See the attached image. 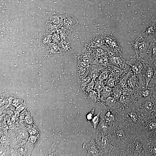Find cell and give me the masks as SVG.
Instances as JSON below:
<instances>
[{
    "label": "cell",
    "mask_w": 156,
    "mask_h": 156,
    "mask_svg": "<svg viewBox=\"0 0 156 156\" xmlns=\"http://www.w3.org/2000/svg\"><path fill=\"white\" fill-rule=\"evenodd\" d=\"M151 42L139 36L134 41L128 42V44L134 51L135 55L140 58L147 57V53Z\"/></svg>",
    "instance_id": "1"
},
{
    "label": "cell",
    "mask_w": 156,
    "mask_h": 156,
    "mask_svg": "<svg viewBox=\"0 0 156 156\" xmlns=\"http://www.w3.org/2000/svg\"><path fill=\"white\" fill-rule=\"evenodd\" d=\"M139 36L151 42L156 37V15L152 16L146 22L140 32Z\"/></svg>",
    "instance_id": "2"
},
{
    "label": "cell",
    "mask_w": 156,
    "mask_h": 156,
    "mask_svg": "<svg viewBox=\"0 0 156 156\" xmlns=\"http://www.w3.org/2000/svg\"><path fill=\"white\" fill-rule=\"evenodd\" d=\"M146 60L144 58H140L135 55L130 60H126V63L130 66L134 75L140 79L141 83H144L142 80V73Z\"/></svg>",
    "instance_id": "3"
},
{
    "label": "cell",
    "mask_w": 156,
    "mask_h": 156,
    "mask_svg": "<svg viewBox=\"0 0 156 156\" xmlns=\"http://www.w3.org/2000/svg\"><path fill=\"white\" fill-rule=\"evenodd\" d=\"M104 43L107 46L111 55L122 56V49L118 42L113 36H107L103 38Z\"/></svg>",
    "instance_id": "4"
},
{
    "label": "cell",
    "mask_w": 156,
    "mask_h": 156,
    "mask_svg": "<svg viewBox=\"0 0 156 156\" xmlns=\"http://www.w3.org/2000/svg\"><path fill=\"white\" fill-rule=\"evenodd\" d=\"M155 73V67L148 60H146L142 73V76L146 80V86H148L150 81L154 78Z\"/></svg>",
    "instance_id": "5"
},
{
    "label": "cell",
    "mask_w": 156,
    "mask_h": 156,
    "mask_svg": "<svg viewBox=\"0 0 156 156\" xmlns=\"http://www.w3.org/2000/svg\"><path fill=\"white\" fill-rule=\"evenodd\" d=\"M108 59L110 64L116 66L124 71L127 70L130 67L122 56L110 55Z\"/></svg>",
    "instance_id": "6"
},
{
    "label": "cell",
    "mask_w": 156,
    "mask_h": 156,
    "mask_svg": "<svg viewBox=\"0 0 156 156\" xmlns=\"http://www.w3.org/2000/svg\"><path fill=\"white\" fill-rule=\"evenodd\" d=\"M84 148L87 151V156H98L102 154L101 150L99 149L92 139L90 142L88 144H84Z\"/></svg>",
    "instance_id": "7"
},
{
    "label": "cell",
    "mask_w": 156,
    "mask_h": 156,
    "mask_svg": "<svg viewBox=\"0 0 156 156\" xmlns=\"http://www.w3.org/2000/svg\"><path fill=\"white\" fill-rule=\"evenodd\" d=\"M154 90L153 87L150 88L145 86L142 87V90L139 92V97H142L146 100H150L152 93Z\"/></svg>",
    "instance_id": "8"
},
{
    "label": "cell",
    "mask_w": 156,
    "mask_h": 156,
    "mask_svg": "<svg viewBox=\"0 0 156 156\" xmlns=\"http://www.w3.org/2000/svg\"><path fill=\"white\" fill-rule=\"evenodd\" d=\"M108 67L112 75L115 77H120L125 71L116 66L110 64Z\"/></svg>",
    "instance_id": "9"
},
{
    "label": "cell",
    "mask_w": 156,
    "mask_h": 156,
    "mask_svg": "<svg viewBox=\"0 0 156 156\" xmlns=\"http://www.w3.org/2000/svg\"><path fill=\"white\" fill-rule=\"evenodd\" d=\"M100 112H99L91 120V123L95 129L97 128L100 121Z\"/></svg>",
    "instance_id": "10"
},
{
    "label": "cell",
    "mask_w": 156,
    "mask_h": 156,
    "mask_svg": "<svg viewBox=\"0 0 156 156\" xmlns=\"http://www.w3.org/2000/svg\"><path fill=\"white\" fill-rule=\"evenodd\" d=\"M46 155L56 156L57 155V148L56 145L54 143L53 144L51 148L48 150Z\"/></svg>",
    "instance_id": "11"
},
{
    "label": "cell",
    "mask_w": 156,
    "mask_h": 156,
    "mask_svg": "<svg viewBox=\"0 0 156 156\" xmlns=\"http://www.w3.org/2000/svg\"><path fill=\"white\" fill-rule=\"evenodd\" d=\"M142 104L144 108L148 110H151L152 108L153 105V103L150 100H146Z\"/></svg>",
    "instance_id": "12"
},
{
    "label": "cell",
    "mask_w": 156,
    "mask_h": 156,
    "mask_svg": "<svg viewBox=\"0 0 156 156\" xmlns=\"http://www.w3.org/2000/svg\"><path fill=\"white\" fill-rule=\"evenodd\" d=\"M133 143V147L135 151L137 153L141 152L142 148L141 143L138 142H135Z\"/></svg>",
    "instance_id": "13"
},
{
    "label": "cell",
    "mask_w": 156,
    "mask_h": 156,
    "mask_svg": "<svg viewBox=\"0 0 156 156\" xmlns=\"http://www.w3.org/2000/svg\"><path fill=\"white\" fill-rule=\"evenodd\" d=\"M116 134L117 137L120 139H124L125 137V133L122 130L117 131L116 132Z\"/></svg>",
    "instance_id": "14"
},
{
    "label": "cell",
    "mask_w": 156,
    "mask_h": 156,
    "mask_svg": "<svg viewBox=\"0 0 156 156\" xmlns=\"http://www.w3.org/2000/svg\"><path fill=\"white\" fill-rule=\"evenodd\" d=\"M109 70V71L106 70L101 74L100 77L101 80H102L105 79L108 77L109 75L110 74H109V73L110 72V71Z\"/></svg>",
    "instance_id": "15"
},
{
    "label": "cell",
    "mask_w": 156,
    "mask_h": 156,
    "mask_svg": "<svg viewBox=\"0 0 156 156\" xmlns=\"http://www.w3.org/2000/svg\"><path fill=\"white\" fill-rule=\"evenodd\" d=\"M129 116L133 121L136 122L137 120L138 117L136 114L135 112H130L129 114Z\"/></svg>",
    "instance_id": "16"
},
{
    "label": "cell",
    "mask_w": 156,
    "mask_h": 156,
    "mask_svg": "<svg viewBox=\"0 0 156 156\" xmlns=\"http://www.w3.org/2000/svg\"><path fill=\"white\" fill-rule=\"evenodd\" d=\"M94 110H92L86 116V119L87 120H91L93 118H92L94 114Z\"/></svg>",
    "instance_id": "17"
},
{
    "label": "cell",
    "mask_w": 156,
    "mask_h": 156,
    "mask_svg": "<svg viewBox=\"0 0 156 156\" xmlns=\"http://www.w3.org/2000/svg\"><path fill=\"white\" fill-rule=\"evenodd\" d=\"M148 128L150 130H154L156 128V123L154 122L150 123L148 125Z\"/></svg>",
    "instance_id": "18"
},
{
    "label": "cell",
    "mask_w": 156,
    "mask_h": 156,
    "mask_svg": "<svg viewBox=\"0 0 156 156\" xmlns=\"http://www.w3.org/2000/svg\"><path fill=\"white\" fill-rule=\"evenodd\" d=\"M151 81H152L151 82L152 84V86H153V88H154L155 90V89L156 90V73L155 78Z\"/></svg>",
    "instance_id": "19"
},
{
    "label": "cell",
    "mask_w": 156,
    "mask_h": 156,
    "mask_svg": "<svg viewBox=\"0 0 156 156\" xmlns=\"http://www.w3.org/2000/svg\"><path fill=\"white\" fill-rule=\"evenodd\" d=\"M153 152L154 155L156 156V146H155L153 148Z\"/></svg>",
    "instance_id": "20"
}]
</instances>
